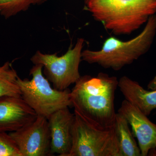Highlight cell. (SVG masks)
I'll use <instances>...</instances> for the list:
<instances>
[{"mask_svg": "<svg viewBox=\"0 0 156 156\" xmlns=\"http://www.w3.org/2000/svg\"><path fill=\"white\" fill-rule=\"evenodd\" d=\"M118 85L116 77L105 73L81 76L70 92L73 107L97 125L112 127L117 113L115 98Z\"/></svg>", "mask_w": 156, "mask_h": 156, "instance_id": "6da1fadb", "label": "cell"}, {"mask_svg": "<svg viewBox=\"0 0 156 156\" xmlns=\"http://www.w3.org/2000/svg\"><path fill=\"white\" fill-rule=\"evenodd\" d=\"M85 9L115 35L131 34L156 13V0H83Z\"/></svg>", "mask_w": 156, "mask_h": 156, "instance_id": "7a4b0ae2", "label": "cell"}, {"mask_svg": "<svg viewBox=\"0 0 156 156\" xmlns=\"http://www.w3.org/2000/svg\"><path fill=\"white\" fill-rule=\"evenodd\" d=\"M156 34L155 14L150 17L143 30L134 38L123 41L115 37H110L104 42L100 50L82 51V60L89 64H97L104 68L120 70L147 53Z\"/></svg>", "mask_w": 156, "mask_h": 156, "instance_id": "3957f363", "label": "cell"}, {"mask_svg": "<svg viewBox=\"0 0 156 156\" xmlns=\"http://www.w3.org/2000/svg\"><path fill=\"white\" fill-rule=\"evenodd\" d=\"M43 66L34 65L31 69V80L17 77V83L21 97L37 115L48 119L60 109L73 107L70 92L68 89L60 91L53 88L42 73Z\"/></svg>", "mask_w": 156, "mask_h": 156, "instance_id": "277c9868", "label": "cell"}, {"mask_svg": "<svg viewBox=\"0 0 156 156\" xmlns=\"http://www.w3.org/2000/svg\"><path fill=\"white\" fill-rule=\"evenodd\" d=\"M72 146L68 156H120L114 126L101 127L74 109Z\"/></svg>", "mask_w": 156, "mask_h": 156, "instance_id": "5b68a950", "label": "cell"}, {"mask_svg": "<svg viewBox=\"0 0 156 156\" xmlns=\"http://www.w3.org/2000/svg\"><path fill=\"white\" fill-rule=\"evenodd\" d=\"M84 44V39H78L75 45H70L67 52L60 56L57 53L46 54L37 50L30 61L34 65L42 64L44 74L53 84V88L63 91L81 77L79 67Z\"/></svg>", "mask_w": 156, "mask_h": 156, "instance_id": "8992f818", "label": "cell"}, {"mask_svg": "<svg viewBox=\"0 0 156 156\" xmlns=\"http://www.w3.org/2000/svg\"><path fill=\"white\" fill-rule=\"evenodd\" d=\"M9 134L22 156H52L49 122L44 117L37 115L33 122Z\"/></svg>", "mask_w": 156, "mask_h": 156, "instance_id": "52a82bcc", "label": "cell"}, {"mask_svg": "<svg viewBox=\"0 0 156 156\" xmlns=\"http://www.w3.org/2000/svg\"><path fill=\"white\" fill-rule=\"evenodd\" d=\"M118 112L126 118L131 126L141 156H148L151 151L156 150V125L147 116L126 99L122 102Z\"/></svg>", "mask_w": 156, "mask_h": 156, "instance_id": "ba28073f", "label": "cell"}, {"mask_svg": "<svg viewBox=\"0 0 156 156\" xmlns=\"http://www.w3.org/2000/svg\"><path fill=\"white\" fill-rule=\"evenodd\" d=\"M37 116L22 97H0V133L17 131L33 122Z\"/></svg>", "mask_w": 156, "mask_h": 156, "instance_id": "9c48e42d", "label": "cell"}, {"mask_svg": "<svg viewBox=\"0 0 156 156\" xmlns=\"http://www.w3.org/2000/svg\"><path fill=\"white\" fill-rule=\"evenodd\" d=\"M51 136L50 154L68 156L72 146L74 114L69 107L60 109L48 119Z\"/></svg>", "mask_w": 156, "mask_h": 156, "instance_id": "30bf717a", "label": "cell"}, {"mask_svg": "<svg viewBox=\"0 0 156 156\" xmlns=\"http://www.w3.org/2000/svg\"><path fill=\"white\" fill-rule=\"evenodd\" d=\"M118 87L125 99L137 108L146 115L156 110V90L148 91L139 83L127 76L119 80Z\"/></svg>", "mask_w": 156, "mask_h": 156, "instance_id": "8fae6325", "label": "cell"}, {"mask_svg": "<svg viewBox=\"0 0 156 156\" xmlns=\"http://www.w3.org/2000/svg\"><path fill=\"white\" fill-rule=\"evenodd\" d=\"M114 128L120 156H141L128 121L118 112L116 115Z\"/></svg>", "mask_w": 156, "mask_h": 156, "instance_id": "7c38bea8", "label": "cell"}, {"mask_svg": "<svg viewBox=\"0 0 156 156\" xmlns=\"http://www.w3.org/2000/svg\"><path fill=\"white\" fill-rule=\"evenodd\" d=\"M18 76L12 64L6 62L0 66V97H21V92L17 83Z\"/></svg>", "mask_w": 156, "mask_h": 156, "instance_id": "4fadbf2b", "label": "cell"}, {"mask_svg": "<svg viewBox=\"0 0 156 156\" xmlns=\"http://www.w3.org/2000/svg\"><path fill=\"white\" fill-rule=\"evenodd\" d=\"M47 0H0V15L5 19L27 11L32 5H41Z\"/></svg>", "mask_w": 156, "mask_h": 156, "instance_id": "5bb4252c", "label": "cell"}, {"mask_svg": "<svg viewBox=\"0 0 156 156\" xmlns=\"http://www.w3.org/2000/svg\"><path fill=\"white\" fill-rule=\"evenodd\" d=\"M0 156H22L14 140L6 132L0 133Z\"/></svg>", "mask_w": 156, "mask_h": 156, "instance_id": "9a60e30c", "label": "cell"}, {"mask_svg": "<svg viewBox=\"0 0 156 156\" xmlns=\"http://www.w3.org/2000/svg\"><path fill=\"white\" fill-rule=\"evenodd\" d=\"M148 155L156 156V150L151 151L148 154Z\"/></svg>", "mask_w": 156, "mask_h": 156, "instance_id": "2e32d148", "label": "cell"}, {"mask_svg": "<svg viewBox=\"0 0 156 156\" xmlns=\"http://www.w3.org/2000/svg\"></svg>", "mask_w": 156, "mask_h": 156, "instance_id": "e0dca14e", "label": "cell"}]
</instances>
